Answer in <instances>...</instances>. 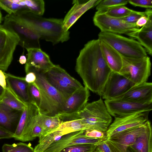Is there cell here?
<instances>
[{
	"label": "cell",
	"instance_id": "36",
	"mask_svg": "<svg viewBox=\"0 0 152 152\" xmlns=\"http://www.w3.org/2000/svg\"><path fill=\"white\" fill-rule=\"evenodd\" d=\"M29 92L32 103L38 108L40 102V95L39 90L34 83L29 84Z\"/></svg>",
	"mask_w": 152,
	"mask_h": 152
},
{
	"label": "cell",
	"instance_id": "1",
	"mask_svg": "<svg viewBox=\"0 0 152 152\" xmlns=\"http://www.w3.org/2000/svg\"><path fill=\"white\" fill-rule=\"evenodd\" d=\"M75 69L85 86L101 96L112 71L104 58L98 39L84 45L76 59Z\"/></svg>",
	"mask_w": 152,
	"mask_h": 152
},
{
	"label": "cell",
	"instance_id": "24",
	"mask_svg": "<svg viewBox=\"0 0 152 152\" xmlns=\"http://www.w3.org/2000/svg\"><path fill=\"white\" fill-rule=\"evenodd\" d=\"M129 149L132 152H152V129L150 122L145 132L136 139Z\"/></svg>",
	"mask_w": 152,
	"mask_h": 152
},
{
	"label": "cell",
	"instance_id": "5",
	"mask_svg": "<svg viewBox=\"0 0 152 152\" xmlns=\"http://www.w3.org/2000/svg\"><path fill=\"white\" fill-rule=\"evenodd\" d=\"M98 39L109 45L122 56L141 58L148 56L145 48L137 41L120 34L100 31Z\"/></svg>",
	"mask_w": 152,
	"mask_h": 152
},
{
	"label": "cell",
	"instance_id": "11",
	"mask_svg": "<svg viewBox=\"0 0 152 152\" xmlns=\"http://www.w3.org/2000/svg\"><path fill=\"white\" fill-rule=\"evenodd\" d=\"M19 41L15 34L0 25V69L3 72L7 71L11 64Z\"/></svg>",
	"mask_w": 152,
	"mask_h": 152
},
{
	"label": "cell",
	"instance_id": "34",
	"mask_svg": "<svg viewBox=\"0 0 152 152\" xmlns=\"http://www.w3.org/2000/svg\"><path fill=\"white\" fill-rule=\"evenodd\" d=\"M97 146L89 144L74 145L64 148L60 152H96Z\"/></svg>",
	"mask_w": 152,
	"mask_h": 152
},
{
	"label": "cell",
	"instance_id": "14",
	"mask_svg": "<svg viewBox=\"0 0 152 152\" xmlns=\"http://www.w3.org/2000/svg\"><path fill=\"white\" fill-rule=\"evenodd\" d=\"M149 113L142 112L115 117L114 121L106 132L107 139L144 124L148 120Z\"/></svg>",
	"mask_w": 152,
	"mask_h": 152
},
{
	"label": "cell",
	"instance_id": "22",
	"mask_svg": "<svg viewBox=\"0 0 152 152\" xmlns=\"http://www.w3.org/2000/svg\"><path fill=\"white\" fill-rule=\"evenodd\" d=\"M38 108L34 104H26L20 116L13 138L20 140L23 133L32 120L39 113Z\"/></svg>",
	"mask_w": 152,
	"mask_h": 152
},
{
	"label": "cell",
	"instance_id": "25",
	"mask_svg": "<svg viewBox=\"0 0 152 152\" xmlns=\"http://www.w3.org/2000/svg\"><path fill=\"white\" fill-rule=\"evenodd\" d=\"M44 74L48 82L61 94L65 99L76 89L67 84L49 70Z\"/></svg>",
	"mask_w": 152,
	"mask_h": 152
},
{
	"label": "cell",
	"instance_id": "18",
	"mask_svg": "<svg viewBox=\"0 0 152 152\" xmlns=\"http://www.w3.org/2000/svg\"><path fill=\"white\" fill-rule=\"evenodd\" d=\"M101 0H91L86 2L74 0L72 7L68 12L63 19V26L66 31L76 22L87 10L97 5Z\"/></svg>",
	"mask_w": 152,
	"mask_h": 152
},
{
	"label": "cell",
	"instance_id": "23",
	"mask_svg": "<svg viewBox=\"0 0 152 152\" xmlns=\"http://www.w3.org/2000/svg\"><path fill=\"white\" fill-rule=\"evenodd\" d=\"M100 43L102 53L108 66L112 71L119 73L122 65V56L109 45L101 41Z\"/></svg>",
	"mask_w": 152,
	"mask_h": 152
},
{
	"label": "cell",
	"instance_id": "2",
	"mask_svg": "<svg viewBox=\"0 0 152 152\" xmlns=\"http://www.w3.org/2000/svg\"><path fill=\"white\" fill-rule=\"evenodd\" d=\"M13 14L33 29L40 39L53 45L66 42L70 38V32L64 29L62 19L43 18L26 9L19 10Z\"/></svg>",
	"mask_w": 152,
	"mask_h": 152
},
{
	"label": "cell",
	"instance_id": "7",
	"mask_svg": "<svg viewBox=\"0 0 152 152\" xmlns=\"http://www.w3.org/2000/svg\"><path fill=\"white\" fill-rule=\"evenodd\" d=\"M122 65L119 73L134 85L147 82L151 74V63L148 56L141 58L122 56Z\"/></svg>",
	"mask_w": 152,
	"mask_h": 152
},
{
	"label": "cell",
	"instance_id": "27",
	"mask_svg": "<svg viewBox=\"0 0 152 152\" xmlns=\"http://www.w3.org/2000/svg\"><path fill=\"white\" fill-rule=\"evenodd\" d=\"M0 100L11 108L18 110L23 111L26 106V104L19 99L7 86Z\"/></svg>",
	"mask_w": 152,
	"mask_h": 152
},
{
	"label": "cell",
	"instance_id": "26",
	"mask_svg": "<svg viewBox=\"0 0 152 152\" xmlns=\"http://www.w3.org/2000/svg\"><path fill=\"white\" fill-rule=\"evenodd\" d=\"M39 114L24 131L20 141L23 142L32 141L37 137H39L43 134V129L38 119Z\"/></svg>",
	"mask_w": 152,
	"mask_h": 152
},
{
	"label": "cell",
	"instance_id": "19",
	"mask_svg": "<svg viewBox=\"0 0 152 152\" xmlns=\"http://www.w3.org/2000/svg\"><path fill=\"white\" fill-rule=\"evenodd\" d=\"M7 86L24 104L33 103L29 92V84L24 77L16 76L4 72Z\"/></svg>",
	"mask_w": 152,
	"mask_h": 152
},
{
	"label": "cell",
	"instance_id": "48",
	"mask_svg": "<svg viewBox=\"0 0 152 152\" xmlns=\"http://www.w3.org/2000/svg\"><path fill=\"white\" fill-rule=\"evenodd\" d=\"M127 152H132L130 150H129L128 149V150L127 151Z\"/></svg>",
	"mask_w": 152,
	"mask_h": 152
},
{
	"label": "cell",
	"instance_id": "37",
	"mask_svg": "<svg viewBox=\"0 0 152 152\" xmlns=\"http://www.w3.org/2000/svg\"><path fill=\"white\" fill-rule=\"evenodd\" d=\"M146 12L134 10L126 16L121 18L125 23L132 24H136L138 20L142 16L145 15Z\"/></svg>",
	"mask_w": 152,
	"mask_h": 152
},
{
	"label": "cell",
	"instance_id": "38",
	"mask_svg": "<svg viewBox=\"0 0 152 152\" xmlns=\"http://www.w3.org/2000/svg\"><path fill=\"white\" fill-rule=\"evenodd\" d=\"M128 3L134 6L151 9L152 0H128Z\"/></svg>",
	"mask_w": 152,
	"mask_h": 152
},
{
	"label": "cell",
	"instance_id": "12",
	"mask_svg": "<svg viewBox=\"0 0 152 152\" xmlns=\"http://www.w3.org/2000/svg\"><path fill=\"white\" fill-rule=\"evenodd\" d=\"M104 102L110 115L114 117L149 112L152 109V102L139 103L117 99L105 100Z\"/></svg>",
	"mask_w": 152,
	"mask_h": 152
},
{
	"label": "cell",
	"instance_id": "4",
	"mask_svg": "<svg viewBox=\"0 0 152 152\" xmlns=\"http://www.w3.org/2000/svg\"><path fill=\"white\" fill-rule=\"evenodd\" d=\"M77 119H81L88 130L95 129L106 132L112 122V118L104 103L100 98L87 103L77 113Z\"/></svg>",
	"mask_w": 152,
	"mask_h": 152
},
{
	"label": "cell",
	"instance_id": "13",
	"mask_svg": "<svg viewBox=\"0 0 152 152\" xmlns=\"http://www.w3.org/2000/svg\"><path fill=\"white\" fill-rule=\"evenodd\" d=\"M86 130L77 131L70 133L62 136L53 142L43 152H60L64 148L78 144H89L97 145L105 139H98L86 137Z\"/></svg>",
	"mask_w": 152,
	"mask_h": 152
},
{
	"label": "cell",
	"instance_id": "45",
	"mask_svg": "<svg viewBox=\"0 0 152 152\" xmlns=\"http://www.w3.org/2000/svg\"><path fill=\"white\" fill-rule=\"evenodd\" d=\"M19 61L20 63L22 64H26L27 62L26 57L24 55H21L20 57Z\"/></svg>",
	"mask_w": 152,
	"mask_h": 152
},
{
	"label": "cell",
	"instance_id": "10",
	"mask_svg": "<svg viewBox=\"0 0 152 152\" xmlns=\"http://www.w3.org/2000/svg\"><path fill=\"white\" fill-rule=\"evenodd\" d=\"M150 122L122 132L110 138L106 142L112 152H127L136 139L145 132Z\"/></svg>",
	"mask_w": 152,
	"mask_h": 152
},
{
	"label": "cell",
	"instance_id": "42",
	"mask_svg": "<svg viewBox=\"0 0 152 152\" xmlns=\"http://www.w3.org/2000/svg\"><path fill=\"white\" fill-rule=\"evenodd\" d=\"M24 78L25 81L28 84H32L35 82L36 79V76L34 72H29L26 73Z\"/></svg>",
	"mask_w": 152,
	"mask_h": 152
},
{
	"label": "cell",
	"instance_id": "32",
	"mask_svg": "<svg viewBox=\"0 0 152 152\" xmlns=\"http://www.w3.org/2000/svg\"><path fill=\"white\" fill-rule=\"evenodd\" d=\"M133 11L124 6L117 7L107 10L102 11H97L95 13H104L111 17L121 18L124 17Z\"/></svg>",
	"mask_w": 152,
	"mask_h": 152
},
{
	"label": "cell",
	"instance_id": "31",
	"mask_svg": "<svg viewBox=\"0 0 152 152\" xmlns=\"http://www.w3.org/2000/svg\"><path fill=\"white\" fill-rule=\"evenodd\" d=\"M3 152H34V148L29 144L20 142L12 144H4Z\"/></svg>",
	"mask_w": 152,
	"mask_h": 152
},
{
	"label": "cell",
	"instance_id": "39",
	"mask_svg": "<svg viewBox=\"0 0 152 152\" xmlns=\"http://www.w3.org/2000/svg\"><path fill=\"white\" fill-rule=\"evenodd\" d=\"M85 135L87 137L98 139L107 138L106 132L95 130H86Z\"/></svg>",
	"mask_w": 152,
	"mask_h": 152
},
{
	"label": "cell",
	"instance_id": "8",
	"mask_svg": "<svg viewBox=\"0 0 152 152\" xmlns=\"http://www.w3.org/2000/svg\"><path fill=\"white\" fill-rule=\"evenodd\" d=\"M93 21L101 31L118 34H124L131 37L140 29L136 24L127 23L120 18L108 16L104 13H95Z\"/></svg>",
	"mask_w": 152,
	"mask_h": 152
},
{
	"label": "cell",
	"instance_id": "17",
	"mask_svg": "<svg viewBox=\"0 0 152 152\" xmlns=\"http://www.w3.org/2000/svg\"><path fill=\"white\" fill-rule=\"evenodd\" d=\"M113 99L139 103L152 102V83L146 82L134 85L125 93Z\"/></svg>",
	"mask_w": 152,
	"mask_h": 152
},
{
	"label": "cell",
	"instance_id": "16",
	"mask_svg": "<svg viewBox=\"0 0 152 152\" xmlns=\"http://www.w3.org/2000/svg\"><path fill=\"white\" fill-rule=\"evenodd\" d=\"M26 49L28 54L27 62L25 67L26 73L36 72L44 74L54 66L48 55L40 48Z\"/></svg>",
	"mask_w": 152,
	"mask_h": 152
},
{
	"label": "cell",
	"instance_id": "43",
	"mask_svg": "<svg viewBox=\"0 0 152 152\" xmlns=\"http://www.w3.org/2000/svg\"><path fill=\"white\" fill-rule=\"evenodd\" d=\"M4 72L0 69V86L5 89L7 87V84Z\"/></svg>",
	"mask_w": 152,
	"mask_h": 152
},
{
	"label": "cell",
	"instance_id": "35",
	"mask_svg": "<svg viewBox=\"0 0 152 152\" xmlns=\"http://www.w3.org/2000/svg\"><path fill=\"white\" fill-rule=\"evenodd\" d=\"M0 7L9 14H14L19 10L26 9L24 7L13 3L11 0H0Z\"/></svg>",
	"mask_w": 152,
	"mask_h": 152
},
{
	"label": "cell",
	"instance_id": "44",
	"mask_svg": "<svg viewBox=\"0 0 152 152\" xmlns=\"http://www.w3.org/2000/svg\"><path fill=\"white\" fill-rule=\"evenodd\" d=\"M148 20V18L146 13L145 15L142 16L138 20L136 24L139 27H142L146 23Z\"/></svg>",
	"mask_w": 152,
	"mask_h": 152
},
{
	"label": "cell",
	"instance_id": "3",
	"mask_svg": "<svg viewBox=\"0 0 152 152\" xmlns=\"http://www.w3.org/2000/svg\"><path fill=\"white\" fill-rule=\"evenodd\" d=\"M32 72L36 74V79L34 83L40 95L38 107L40 113L50 116L58 115L62 111L66 99L48 82L44 74Z\"/></svg>",
	"mask_w": 152,
	"mask_h": 152
},
{
	"label": "cell",
	"instance_id": "41",
	"mask_svg": "<svg viewBox=\"0 0 152 152\" xmlns=\"http://www.w3.org/2000/svg\"><path fill=\"white\" fill-rule=\"evenodd\" d=\"M14 134L0 126V139L13 138Z\"/></svg>",
	"mask_w": 152,
	"mask_h": 152
},
{
	"label": "cell",
	"instance_id": "33",
	"mask_svg": "<svg viewBox=\"0 0 152 152\" xmlns=\"http://www.w3.org/2000/svg\"><path fill=\"white\" fill-rule=\"evenodd\" d=\"M128 3V0H102L97 4V11H104L120 6H124Z\"/></svg>",
	"mask_w": 152,
	"mask_h": 152
},
{
	"label": "cell",
	"instance_id": "29",
	"mask_svg": "<svg viewBox=\"0 0 152 152\" xmlns=\"http://www.w3.org/2000/svg\"><path fill=\"white\" fill-rule=\"evenodd\" d=\"M49 71L67 84L76 89L83 87L79 81L71 76L59 65L54 64Z\"/></svg>",
	"mask_w": 152,
	"mask_h": 152
},
{
	"label": "cell",
	"instance_id": "40",
	"mask_svg": "<svg viewBox=\"0 0 152 152\" xmlns=\"http://www.w3.org/2000/svg\"><path fill=\"white\" fill-rule=\"evenodd\" d=\"M106 140L103 141L97 146L96 152H112Z\"/></svg>",
	"mask_w": 152,
	"mask_h": 152
},
{
	"label": "cell",
	"instance_id": "15",
	"mask_svg": "<svg viewBox=\"0 0 152 152\" xmlns=\"http://www.w3.org/2000/svg\"><path fill=\"white\" fill-rule=\"evenodd\" d=\"M134 85L132 82L119 73L112 71L100 96L105 100L113 99L125 93Z\"/></svg>",
	"mask_w": 152,
	"mask_h": 152
},
{
	"label": "cell",
	"instance_id": "47",
	"mask_svg": "<svg viewBox=\"0 0 152 152\" xmlns=\"http://www.w3.org/2000/svg\"><path fill=\"white\" fill-rule=\"evenodd\" d=\"M2 16L1 13L0 11V24L1 23L2 20Z\"/></svg>",
	"mask_w": 152,
	"mask_h": 152
},
{
	"label": "cell",
	"instance_id": "9",
	"mask_svg": "<svg viewBox=\"0 0 152 152\" xmlns=\"http://www.w3.org/2000/svg\"><path fill=\"white\" fill-rule=\"evenodd\" d=\"M90 96L89 90L85 86L76 89L66 99L62 111L58 115L62 121L73 120L87 104Z\"/></svg>",
	"mask_w": 152,
	"mask_h": 152
},
{
	"label": "cell",
	"instance_id": "21",
	"mask_svg": "<svg viewBox=\"0 0 152 152\" xmlns=\"http://www.w3.org/2000/svg\"><path fill=\"white\" fill-rule=\"evenodd\" d=\"M148 20L146 23L135 32L131 37L135 39L145 49L147 53L152 55V10H145Z\"/></svg>",
	"mask_w": 152,
	"mask_h": 152
},
{
	"label": "cell",
	"instance_id": "30",
	"mask_svg": "<svg viewBox=\"0 0 152 152\" xmlns=\"http://www.w3.org/2000/svg\"><path fill=\"white\" fill-rule=\"evenodd\" d=\"M57 128L62 131L64 135L77 131L88 130L81 119L62 121Z\"/></svg>",
	"mask_w": 152,
	"mask_h": 152
},
{
	"label": "cell",
	"instance_id": "6",
	"mask_svg": "<svg viewBox=\"0 0 152 152\" xmlns=\"http://www.w3.org/2000/svg\"><path fill=\"white\" fill-rule=\"evenodd\" d=\"M18 37V45L26 49L40 48L39 35L31 28L14 14L7 15L3 25Z\"/></svg>",
	"mask_w": 152,
	"mask_h": 152
},
{
	"label": "cell",
	"instance_id": "28",
	"mask_svg": "<svg viewBox=\"0 0 152 152\" xmlns=\"http://www.w3.org/2000/svg\"><path fill=\"white\" fill-rule=\"evenodd\" d=\"M38 119L44 131V135L56 128L62 122L58 115L50 116L39 113Z\"/></svg>",
	"mask_w": 152,
	"mask_h": 152
},
{
	"label": "cell",
	"instance_id": "20",
	"mask_svg": "<svg viewBox=\"0 0 152 152\" xmlns=\"http://www.w3.org/2000/svg\"><path fill=\"white\" fill-rule=\"evenodd\" d=\"M23 111L12 109L0 100V126L14 134Z\"/></svg>",
	"mask_w": 152,
	"mask_h": 152
},
{
	"label": "cell",
	"instance_id": "46",
	"mask_svg": "<svg viewBox=\"0 0 152 152\" xmlns=\"http://www.w3.org/2000/svg\"><path fill=\"white\" fill-rule=\"evenodd\" d=\"M4 91L5 89L0 86V100L3 95Z\"/></svg>",
	"mask_w": 152,
	"mask_h": 152
}]
</instances>
